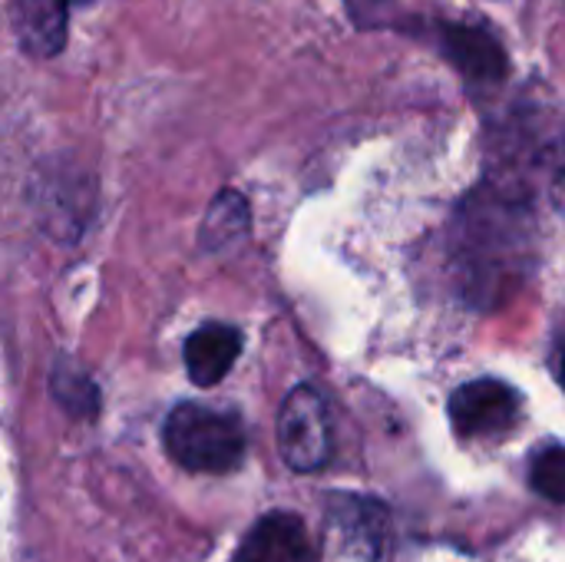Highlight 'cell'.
I'll return each mask as SVG.
<instances>
[{
  "label": "cell",
  "mask_w": 565,
  "mask_h": 562,
  "mask_svg": "<svg viewBox=\"0 0 565 562\" xmlns=\"http://www.w3.org/2000/svg\"><path fill=\"white\" fill-rule=\"evenodd\" d=\"M536 225L526 199L503 185H480L457 212L450 252L460 288L480 308L513 295L536 258Z\"/></svg>",
  "instance_id": "obj_1"
},
{
  "label": "cell",
  "mask_w": 565,
  "mask_h": 562,
  "mask_svg": "<svg viewBox=\"0 0 565 562\" xmlns=\"http://www.w3.org/2000/svg\"><path fill=\"white\" fill-rule=\"evenodd\" d=\"M169 457L189 474H228L245 457V431L232 414L179 404L162 431Z\"/></svg>",
  "instance_id": "obj_2"
},
{
  "label": "cell",
  "mask_w": 565,
  "mask_h": 562,
  "mask_svg": "<svg viewBox=\"0 0 565 562\" xmlns=\"http://www.w3.org/2000/svg\"><path fill=\"white\" fill-rule=\"evenodd\" d=\"M331 417L324 397L301 384L278 411V454L295 474H315L331 460Z\"/></svg>",
  "instance_id": "obj_3"
},
{
  "label": "cell",
  "mask_w": 565,
  "mask_h": 562,
  "mask_svg": "<svg viewBox=\"0 0 565 562\" xmlns=\"http://www.w3.org/2000/svg\"><path fill=\"white\" fill-rule=\"evenodd\" d=\"M454 431L467 441L473 437H500L520 421V394L493 378L470 381L450 397Z\"/></svg>",
  "instance_id": "obj_4"
},
{
  "label": "cell",
  "mask_w": 565,
  "mask_h": 562,
  "mask_svg": "<svg viewBox=\"0 0 565 562\" xmlns=\"http://www.w3.org/2000/svg\"><path fill=\"white\" fill-rule=\"evenodd\" d=\"M232 562H318V550L301 517L278 510L248 530Z\"/></svg>",
  "instance_id": "obj_5"
},
{
  "label": "cell",
  "mask_w": 565,
  "mask_h": 562,
  "mask_svg": "<svg viewBox=\"0 0 565 562\" xmlns=\"http://www.w3.org/2000/svg\"><path fill=\"white\" fill-rule=\"evenodd\" d=\"M444 53L450 56V63L473 83H500L510 73V60L507 50L500 46V40L480 26H467V23H450L440 33Z\"/></svg>",
  "instance_id": "obj_6"
},
{
  "label": "cell",
  "mask_w": 565,
  "mask_h": 562,
  "mask_svg": "<svg viewBox=\"0 0 565 562\" xmlns=\"http://www.w3.org/2000/svg\"><path fill=\"white\" fill-rule=\"evenodd\" d=\"M70 0H10V20L20 46L33 56H56L66 43Z\"/></svg>",
  "instance_id": "obj_7"
},
{
  "label": "cell",
  "mask_w": 565,
  "mask_h": 562,
  "mask_svg": "<svg viewBox=\"0 0 565 562\" xmlns=\"http://www.w3.org/2000/svg\"><path fill=\"white\" fill-rule=\"evenodd\" d=\"M242 335L232 325H202L185 341V368L195 388H215L238 361Z\"/></svg>",
  "instance_id": "obj_8"
},
{
  "label": "cell",
  "mask_w": 565,
  "mask_h": 562,
  "mask_svg": "<svg viewBox=\"0 0 565 562\" xmlns=\"http://www.w3.org/2000/svg\"><path fill=\"white\" fill-rule=\"evenodd\" d=\"M248 222H252V212H248V202L245 195H238L235 189H225L215 195V202L209 205L205 219H202V232H199V242L202 248L209 252H222L235 242L245 238L248 232Z\"/></svg>",
  "instance_id": "obj_9"
},
{
  "label": "cell",
  "mask_w": 565,
  "mask_h": 562,
  "mask_svg": "<svg viewBox=\"0 0 565 562\" xmlns=\"http://www.w3.org/2000/svg\"><path fill=\"white\" fill-rule=\"evenodd\" d=\"M50 388H53L56 401H60L66 411H73L76 417H79V414L89 417V414H96V407H99L96 384H93L79 368L56 364V371H53V378H50Z\"/></svg>",
  "instance_id": "obj_10"
},
{
  "label": "cell",
  "mask_w": 565,
  "mask_h": 562,
  "mask_svg": "<svg viewBox=\"0 0 565 562\" xmlns=\"http://www.w3.org/2000/svg\"><path fill=\"white\" fill-rule=\"evenodd\" d=\"M533 490L553 503H565V447H550L533 460Z\"/></svg>",
  "instance_id": "obj_11"
},
{
  "label": "cell",
  "mask_w": 565,
  "mask_h": 562,
  "mask_svg": "<svg viewBox=\"0 0 565 562\" xmlns=\"http://www.w3.org/2000/svg\"><path fill=\"white\" fill-rule=\"evenodd\" d=\"M550 195L565 212V146L550 152Z\"/></svg>",
  "instance_id": "obj_12"
},
{
  "label": "cell",
  "mask_w": 565,
  "mask_h": 562,
  "mask_svg": "<svg viewBox=\"0 0 565 562\" xmlns=\"http://www.w3.org/2000/svg\"><path fill=\"white\" fill-rule=\"evenodd\" d=\"M559 378H563V388H565V344H563V354H559Z\"/></svg>",
  "instance_id": "obj_13"
}]
</instances>
